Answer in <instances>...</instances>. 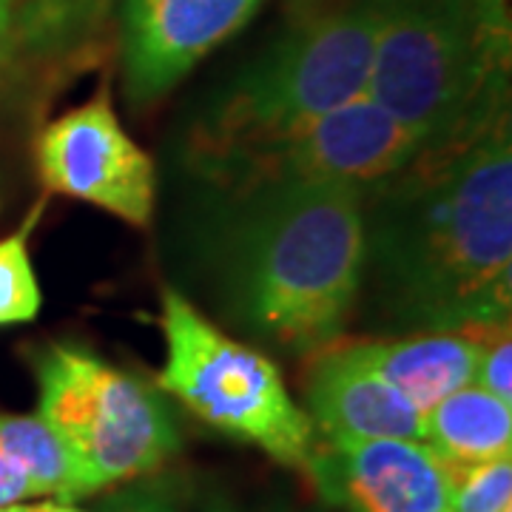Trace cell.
Returning <instances> with one entry per match:
<instances>
[{"label":"cell","instance_id":"cell-19","mask_svg":"<svg viewBox=\"0 0 512 512\" xmlns=\"http://www.w3.org/2000/svg\"><path fill=\"white\" fill-rule=\"evenodd\" d=\"M100 512H177V501L165 484L137 481L109 495Z\"/></svg>","mask_w":512,"mask_h":512},{"label":"cell","instance_id":"cell-15","mask_svg":"<svg viewBox=\"0 0 512 512\" xmlns=\"http://www.w3.org/2000/svg\"><path fill=\"white\" fill-rule=\"evenodd\" d=\"M0 458L15 464L32 484L35 498L80 501L100 493L69 444L40 416L0 413Z\"/></svg>","mask_w":512,"mask_h":512},{"label":"cell","instance_id":"cell-4","mask_svg":"<svg viewBox=\"0 0 512 512\" xmlns=\"http://www.w3.org/2000/svg\"><path fill=\"white\" fill-rule=\"evenodd\" d=\"M367 97L421 148L510 109L507 0H376Z\"/></svg>","mask_w":512,"mask_h":512},{"label":"cell","instance_id":"cell-17","mask_svg":"<svg viewBox=\"0 0 512 512\" xmlns=\"http://www.w3.org/2000/svg\"><path fill=\"white\" fill-rule=\"evenodd\" d=\"M450 512H507L512 507V461L493 458L450 470Z\"/></svg>","mask_w":512,"mask_h":512},{"label":"cell","instance_id":"cell-21","mask_svg":"<svg viewBox=\"0 0 512 512\" xmlns=\"http://www.w3.org/2000/svg\"><path fill=\"white\" fill-rule=\"evenodd\" d=\"M202 512H319V510H299L288 504H268V507H242L237 501H231L228 495L211 493L202 495Z\"/></svg>","mask_w":512,"mask_h":512},{"label":"cell","instance_id":"cell-18","mask_svg":"<svg viewBox=\"0 0 512 512\" xmlns=\"http://www.w3.org/2000/svg\"><path fill=\"white\" fill-rule=\"evenodd\" d=\"M481 336L476 382L501 402L512 404V333L510 322L473 328Z\"/></svg>","mask_w":512,"mask_h":512},{"label":"cell","instance_id":"cell-24","mask_svg":"<svg viewBox=\"0 0 512 512\" xmlns=\"http://www.w3.org/2000/svg\"><path fill=\"white\" fill-rule=\"evenodd\" d=\"M447 512H450V510H447Z\"/></svg>","mask_w":512,"mask_h":512},{"label":"cell","instance_id":"cell-10","mask_svg":"<svg viewBox=\"0 0 512 512\" xmlns=\"http://www.w3.org/2000/svg\"><path fill=\"white\" fill-rule=\"evenodd\" d=\"M265 0H117V57L134 111L151 109Z\"/></svg>","mask_w":512,"mask_h":512},{"label":"cell","instance_id":"cell-6","mask_svg":"<svg viewBox=\"0 0 512 512\" xmlns=\"http://www.w3.org/2000/svg\"><path fill=\"white\" fill-rule=\"evenodd\" d=\"M37 416L69 444L97 490L146 478L180 453L183 439L163 390L77 342L29 350Z\"/></svg>","mask_w":512,"mask_h":512},{"label":"cell","instance_id":"cell-9","mask_svg":"<svg viewBox=\"0 0 512 512\" xmlns=\"http://www.w3.org/2000/svg\"><path fill=\"white\" fill-rule=\"evenodd\" d=\"M421 151V140L367 94L225 171L211 194L276 183H348L373 191Z\"/></svg>","mask_w":512,"mask_h":512},{"label":"cell","instance_id":"cell-8","mask_svg":"<svg viewBox=\"0 0 512 512\" xmlns=\"http://www.w3.org/2000/svg\"><path fill=\"white\" fill-rule=\"evenodd\" d=\"M32 160L49 194L97 205L131 228L154 220L157 165L120 123L109 74L83 106L37 126Z\"/></svg>","mask_w":512,"mask_h":512},{"label":"cell","instance_id":"cell-3","mask_svg":"<svg viewBox=\"0 0 512 512\" xmlns=\"http://www.w3.org/2000/svg\"><path fill=\"white\" fill-rule=\"evenodd\" d=\"M376 26V0H302L288 26L188 120L185 171L208 188L242 160L367 94Z\"/></svg>","mask_w":512,"mask_h":512},{"label":"cell","instance_id":"cell-14","mask_svg":"<svg viewBox=\"0 0 512 512\" xmlns=\"http://www.w3.org/2000/svg\"><path fill=\"white\" fill-rule=\"evenodd\" d=\"M424 444L450 470L510 458L512 404L467 384L424 413Z\"/></svg>","mask_w":512,"mask_h":512},{"label":"cell","instance_id":"cell-12","mask_svg":"<svg viewBox=\"0 0 512 512\" xmlns=\"http://www.w3.org/2000/svg\"><path fill=\"white\" fill-rule=\"evenodd\" d=\"M305 402L322 439L424 441V413L367 365L353 342H333L313 353Z\"/></svg>","mask_w":512,"mask_h":512},{"label":"cell","instance_id":"cell-7","mask_svg":"<svg viewBox=\"0 0 512 512\" xmlns=\"http://www.w3.org/2000/svg\"><path fill=\"white\" fill-rule=\"evenodd\" d=\"M117 55V0H0V131L35 134L60 94Z\"/></svg>","mask_w":512,"mask_h":512},{"label":"cell","instance_id":"cell-1","mask_svg":"<svg viewBox=\"0 0 512 512\" xmlns=\"http://www.w3.org/2000/svg\"><path fill=\"white\" fill-rule=\"evenodd\" d=\"M396 328L510 322V109L421 148L365 194V282Z\"/></svg>","mask_w":512,"mask_h":512},{"label":"cell","instance_id":"cell-22","mask_svg":"<svg viewBox=\"0 0 512 512\" xmlns=\"http://www.w3.org/2000/svg\"><path fill=\"white\" fill-rule=\"evenodd\" d=\"M0 512H89L74 507V501H57V498H46V501H18V504H9Z\"/></svg>","mask_w":512,"mask_h":512},{"label":"cell","instance_id":"cell-20","mask_svg":"<svg viewBox=\"0 0 512 512\" xmlns=\"http://www.w3.org/2000/svg\"><path fill=\"white\" fill-rule=\"evenodd\" d=\"M35 498L32 484L26 481V476L20 473L15 464H9L6 458H0V510L18 501H29Z\"/></svg>","mask_w":512,"mask_h":512},{"label":"cell","instance_id":"cell-23","mask_svg":"<svg viewBox=\"0 0 512 512\" xmlns=\"http://www.w3.org/2000/svg\"><path fill=\"white\" fill-rule=\"evenodd\" d=\"M507 512H512V510H507Z\"/></svg>","mask_w":512,"mask_h":512},{"label":"cell","instance_id":"cell-2","mask_svg":"<svg viewBox=\"0 0 512 512\" xmlns=\"http://www.w3.org/2000/svg\"><path fill=\"white\" fill-rule=\"evenodd\" d=\"M202 268L220 316L282 356L342 339L365 291V191L276 183L211 194Z\"/></svg>","mask_w":512,"mask_h":512},{"label":"cell","instance_id":"cell-16","mask_svg":"<svg viewBox=\"0 0 512 512\" xmlns=\"http://www.w3.org/2000/svg\"><path fill=\"white\" fill-rule=\"evenodd\" d=\"M40 211L43 202L32 208L26 225L0 239V328L32 322L43 308V293L29 256V231L40 217Z\"/></svg>","mask_w":512,"mask_h":512},{"label":"cell","instance_id":"cell-13","mask_svg":"<svg viewBox=\"0 0 512 512\" xmlns=\"http://www.w3.org/2000/svg\"><path fill=\"white\" fill-rule=\"evenodd\" d=\"M353 348L404 399L427 413L476 382L481 336L476 330H424L399 339H359Z\"/></svg>","mask_w":512,"mask_h":512},{"label":"cell","instance_id":"cell-5","mask_svg":"<svg viewBox=\"0 0 512 512\" xmlns=\"http://www.w3.org/2000/svg\"><path fill=\"white\" fill-rule=\"evenodd\" d=\"M160 308L165 365L157 387L222 436L302 473L316 427L279 367L205 319L185 293L165 288Z\"/></svg>","mask_w":512,"mask_h":512},{"label":"cell","instance_id":"cell-11","mask_svg":"<svg viewBox=\"0 0 512 512\" xmlns=\"http://www.w3.org/2000/svg\"><path fill=\"white\" fill-rule=\"evenodd\" d=\"M302 476L345 512L450 510V467L424 441L316 436Z\"/></svg>","mask_w":512,"mask_h":512}]
</instances>
